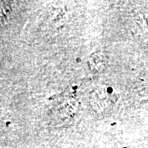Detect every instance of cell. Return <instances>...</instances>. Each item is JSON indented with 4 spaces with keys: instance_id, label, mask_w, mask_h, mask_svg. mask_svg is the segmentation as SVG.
<instances>
[{
    "instance_id": "6da1fadb",
    "label": "cell",
    "mask_w": 148,
    "mask_h": 148,
    "mask_svg": "<svg viewBox=\"0 0 148 148\" xmlns=\"http://www.w3.org/2000/svg\"><path fill=\"white\" fill-rule=\"evenodd\" d=\"M109 58L107 54L101 51L92 53L88 60V66L92 72H101L106 67Z\"/></svg>"
},
{
    "instance_id": "7a4b0ae2",
    "label": "cell",
    "mask_w": 148,
    "mask_h": 148,
    "mask_svg": "<svg viewBox=\"0 0 148 148\" xmlns=\"http://www.w3.org/2000/svg\"><path fill=\"white\" fill-rule=\"evenodd\" d=\"M11 14V7L6 4L5 3H3L1 2V21L3 22L6 21L7 17L10 16Z\"/></svg>"
}]
</instances>
